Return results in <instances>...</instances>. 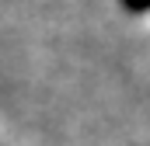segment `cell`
<instances>
[{
  "label": "cell",
  "instance_id": "1",
  "mask_svg": "<svg viewBox=\"0 0 150 146\" xmlns=\"http://www.w3.org/2000/svg\"><path fill=\"white\" fill-rule=\"evenodd\" d=\"M122 4H126L129 14H143V11H150V0H122Z\"/></svg>",
  "mask_w": 150,
  "mask_h": 146
}]
</instances>
